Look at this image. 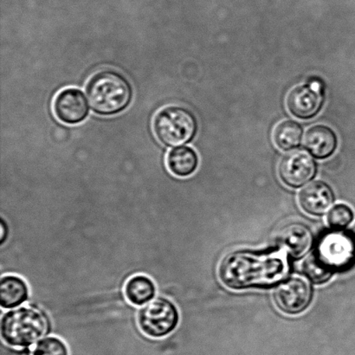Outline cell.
<instances>
[{"label": "cell", "mask_w": 355, "mask_h": 355, "mask_svg": "<svg viewBox=\"0 0 355 355\" xmlns=\"http://www.w3.org/2000/svg\"><path fill=\"white\" fill-rule=\"evenodd\" d=\"M55 117L62 123L76 125L85 121L89 114V104L85 94L76 88L62 89L53 102Z\"/></svg>", "instance_id": "cell-10"}, {"label": "cell", "mask_w": 355, "mask_h": 355, "mask_svg": "<svg viewBox=\"0 0 355 355\" xmlns=\"http://www.w3.org/2000/svg\"><path fill=\"white\" fill-rule=\"evenodd\" d=\"M0 329L2 339L7 345L28 347L47 335L49 321L40 309L21 307L3 315Z\"/></svg>", "instance_id": "cell-3"}, {"label": "cell", "mask_w": 355, "mask_h": 355, "mask_svg": "<svg viewBox=\"0 0 355 355\" xmlns=\"http://www.w3.org/2000/svg\"><path fill=\"white\" fill-rule=\"evenodd\" d=\"M287 259L280 253L234 252L221 261L218 274L223 284L232 290L270 287L288 273Z\"/></svg>", "instance_id": "cell-1"}, {"label": "cell", "mask_w": 355, "mask_h": 355, "mask_svg": "<svg viewBox=\"0 0 355 355\" xmlns=\"http://www.w3.org/2000/svg\"><path fill=\"white\" fill-rule=\"evenodd\" d=\"M278 172L284 184L298 188L308 183L315 176L316 164L307 152L295 150L282 158Z\"/></svg>", "instance_id": "cell-8"}, {"label": "cell", "mask_w": 355, "mask_h": 355, "mask_svg": "<svg viewBox=\"0 0 355 355\" xmlns=\"http://www.w3.org/2000/svg\"><path fill=\"white\" fill-rule=\"evenodd\" d=\"M315 253L323 262L336 270L353 262L355 249L349 234L335 232L322 239Z\"/></svg>", "instance_id": "cell-9"}, {"label": "cell", "mask_w": 355, "mask_h": 355, "mask_svg": "<svg viewBox=\"0 0 355 355\" xmlns=\"http://www.w3.org/2000/svg\"><path fill=\"white\" fill-rule=\"evenodd\" d=\"M153 128L162 144L180 147L194 137L197 123L189 110L180 106H168L156 114Z\"/></svg>", "instance_id": "cell-4"}, {"label": "cell", "mask_w": 355, "mask_h": 355, "mask_svg": "<svg viewBox=\"0 0 355 355\" xmlns=\"http://www.w3.org/2000/svg\"><path fill=\"white\" fill-rule=\"evenodd\" d=\"M86 94L94 112L110 116L127 109L133 98V88L121 73L105 69L89 79Z\"/></svg>", "instance_id": "cell-2"}, {"label": "cell", "mask_w": 355, "mask_h": 355, "mask_svg": "<svg viewBox=\"0 0 355 355\" xmlns=\"http://www.w3.org/2000/svg\"><path fill=\"white\" fill-rule=\"evenodd\" d=\"M10 355H29V353H27L26 351H14Z\"/></svg>", "instance_id": "cell-23"}, {"label": "cell", "mask_w": 355, "mask_h": 355, "mask_svg": "<svg viewBox=\"0 0 355 355\" xmlns=\"http://www.w3.org/2000/svg\"><path fill=\"white\" fill-rule=\"evenodd\" d=\"M29 298V288L26 282L15 275H6L0 283L1 307L10 309L19 307Z\"/></svg>", "instance_id": "cell-14"}, {"label": "cell", "mask_w": 355, "mask_h": 355, "mask_svg": "<svg viewBox=\"0 0 355 355\" xmlns=\"http://www.w3.org/2000/svg\"><path fill=\"white\" fill-rule=\"evenodd\" d=\"M347 234H349L351 241H352L355 249V225L353 226L352 229H351L350 231L347 232Z\"/></svg>", "instance_id": "cell-22"}, {"label": "cell", "mask_w": 355, "mask_h": 355, "mask_svg": "<svg viewBox=\"0 0 355 355\" xmlns=\"http://www.w3.org/2000/svg\"><path fill=\"white\" fill-rule=\"evenodd\" d=\"M305 276L312 283L321 284L330 279L335 270L320 259L318 254L313 253L305 260L304 263Z\"/></svg>", "instance_id": "cell-18"}, {"label": "cell", "mask_w": 355, "mask_h": 355, "mask_svg": "<svg viewBox=\"0 0 355 355\" xmlns=\"http://www.w3.org/2000/svg\"><path fill=\"white\" fill-rule=\"evenodd\" d=\"M334 202V193L328 184L322 181L309 183L299 194L302 210L314 216L326 214Z\"/></svg>", "instance_id": "cell-11"}, {"label": "cell", "mask_w": 355, "mask_h": 355, "mask_svg": "<svg viewBox=\"0 0 355 355\" xmlns=\"http://www.w3.org/2000/svg\"><path fill=\"white\" fill-rule=\"evenodd\" d=\"M278 309L288 315L304 311L312 300V290L302 278L291 277L281 283L274 292Z\"/></svg>", "instance_id": "cell-7"}, {"label": "cell", "mask_w": 355, "mask_h": 355, "mask_svg": "<svg viewBox=\"0 0 355 355\" xmlns=\"http://www.w3.org/2000/svg\"><path fill=\"white\" fill-rule=\"evenodd\" d=\"M338 140L335 131L323 124L315 125L306 132L305 148L314 157L324 159L336 152Z\"/></svg>", "instance_id": "cell-13"}, {"label": "cell", "mask_w": 355, "mask_h": 355, "mask_svg": "<svg viewBox=\"0 0 355 355\" xmlns=\"http://www.w3.org/2000/svg\"><path fill=\"white\" fill-rule=\"evenodd\" d=\"M124 294L131 304L144 306L154 300L156 286L151 278L145 275H137L125 284Z\"/></svg>", "instance_id": "cell-16"}, {"label": "cell", "mask_w": 355, "mask_h": 355, "mask_svg": "<svg viewBox=\"0 0 355 355\" xmlns=\"http://www.w3.org/2000/svg\"><path fill=\"white\" fill-rule=\"evenodd\" d=\"M179 320V311L175 304L164 297H157L149 302L137 315L141 331L155 339L163 338L175 331Z\"/></svg>", "instance_id": "cell-5"}, {"label": "cell", "mask_w": 355, "mask_h": 355, "mask_svg": "<svg viewBox=\"0 0 355 355\" xmlns=\"http://www.w3.org/2000/svg\"><path fill=\"white\" fill-rule=\"evenodd\" d=\"M324 99L321 83L313 81L292 89L288 94L286 104L292 116L298 119L309 120L318 116Z\"/></svg>", "instance_id": "cell-6"}, {"label": "cell", "mask_w": 355, "mask_h": 355, "mask_svg": "<svg viewBox=\"0 0 355 355\" xmlns=\"http://www.w3.org/2000/svg\"><path fill=\"white\" fill-rule=\"evenodd\" d=\"M302 134L304 130L300 124L293 120H285L275 128L273 140L281 150H292L300 145Z\"/></svg>", "instance_id": "cell-17"}, {"label": "cell", "mask_w": 355, "mask_h": 355, "mask_svg": "<svg viewBox=\"0 0 355 355\" xmlns=\"http://www.w3.org/2000/svg\"><path fill=\"white\" fill-rule=\"evenodd\" d=\"M278 242L295 259H301L311 248L313 236L307 225L291 223L281 230Z\"/></svg>", "instance_id": "cell-12"}, {"label": "cell", "mask_w": 355, "mask_h": 355, "mask_svg": "<svg viewBox=\"0 0 355 355\" xmlns=\"http://www.w3.org/2000/svg\"><path fill=\"white\" fill-rule=\"evenodd\" d=\"M8 225H7L5 219L1 218V240H0V243L1 245L6 243L7 238H8Z\"/></svg>", "instance_id": "cell-21"}, {"label": "cell", "mask_w": 355, "mask_h": 355, "mask_svg": "<svg viewBox=\"0 0 355 355\" xmlns=\"http://www.w3.org/2000/svg\"><path fill=\"white\" fill-rule=\"evenodd\" d=\"M198 157L196 151L187 146L172 149L166 158V166L170 173L177 177H188L196 171Z\"/></svg>", "instance_id": "cell-15"}, {"label": "cell", "mask_w": 355, "mask_h": 355, "mask_svg": "<svg viewBox=\"0 0 355 355\" xmlns=\"http://www.w3.org/2000/svg\"><path fill=\"white\" fill-rule=\"evenodd\" d=\"M354 214L352 210L346 205H337L330 210L328 215V222L332 228L343 229L352 222Z\"/></svg>", "instance_id": "cell-20"}, {"label": "cell", "mask_w": 355, "mask_h": 355, "mask_svg": "<svg viewBox=\"0 0 355 355\" xmlns=\"http://www.w3.org/2000/svg\"><path fill=\"white\" fill-rule=\"evenodd\" d=\"M33 355H69L68 347L55 336L45 337L35 346Z\"/></svg>", "instance_id": "cell-19"}]
</instances>
